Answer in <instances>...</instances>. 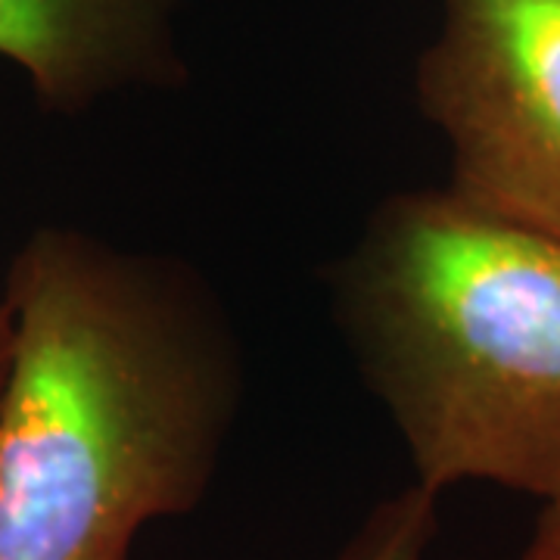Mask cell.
<instances>
[{"instance_id": "5", "label": "cell", "mask_w": 560, "mask_h": 560, "mask_svg": "<svg viewBox=\"0 0 560 560\" xmlns=\"http://www.w3.org/2000/svg\"><path fill=\"white\" fill-rule=\"evenodd\" d=\"M436 526L440 495L411 482L364 517L340 560H427Z\"/></svg>"}, {"instance_id": "7", "label": "cell", "mask_w": 560, "mask_h": 560, "mask_svg": "<svg viewBox=\"0 0 560 560\" xmlns=\"http://www.w3.org/2000/svg\"><path fill=\"white\" fill-rule=\"evenodd\" d=\"M10 342H13V324H10L7 302L0 296V389L7 381V368H10Z\"/></svg>"}, {"instance_id": "1", "label": "cell", "mask_w": 560, "mask_h": 560, "mask_svg": "<svg viewBox=\"0 0 560 560\" xmlns=\"http://www.w3.org/2000/svg\"><path fill=\"white\" fill-rule=\"evenodd\" d=\"M0 560H128L197 511L243 401L237 330L187 261L38 228L10 261Z\"/></svg>"}, {"instance_id": "2", "label": "cell", "mask_w": 560, "mask_h": 560, "mask_svg": "<svg viewBox=\"0 0 560 560\" xmlns=\"http://www.w3.org/2000/svg\"><path fill=\"white\" fill-rule=\"evenodd\" d=\"M334 312L415 482L560 495V237L452 187L383 200Z\"/></svg>"}, {"instance_id": "3", "label": "cell", "mask_w": 560, "mask_h": 560, "mask_svg": "<svg viewBox=\"0 0 560 560\" xmlns=\"http://www.w3.org/2000/svg\"><path fill=\"white\" fill-rule=\"evenodd\" d=\"M415 94L455 194L560 237V0H442Z\"/></svg>"}, {"instance_id": "4", "label": "cell", "mask_w": 560, "mask_h": 560, "mask_svg": "<svg viewBox=\"0 0 560 560\" xmlns=\"http://www.w3.org/2000/svg\"><path fill=\"white\" fill-rule=\"evenodd\" d=\"M187 0H0V57L44 109L81 113L131 88H178Z\"/></svg>"}, {"instance_id": "6", "label": "cell", "mask_w": 560, "mask_h": 560, "mask_svg": "<svg viewBox=\"0 0 560 560\" xmlns=\"http://www.w3.org/2000/svg\"><path fill=\"white\" fill-rule=\"evenodd\" d=\"M521 560H560V495L545 501Z\"/></svg>"}]
</instances>
